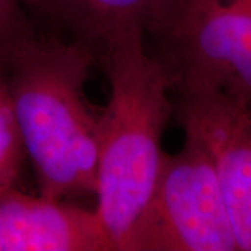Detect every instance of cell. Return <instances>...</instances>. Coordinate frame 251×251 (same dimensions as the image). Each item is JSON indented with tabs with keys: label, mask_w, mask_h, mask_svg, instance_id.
Masks as SVG:
<instances>
[{
	"label": "cell",
	"mask_w": 251,
	"mask_h": 251,
	"mask_svg": "<svg viewBox=\"0 0 251 251\" xmlns=\"http://www.w3.org/2000/svg\"><path fill=\"white\" fill-rule=\"evenodd\" d=\"M94 63L78 42L35 31L0 54V82L44 197L63 200L97 191V117L84 92Z\"/></svg>",
	"instance_id": "cell-1"
},
{
	"label": "cell",
	"mask_w": 251,
	"mask_h": 251,
	"mask_svg": "<svg viewBox=\"0 0 251 251\" xmlns=\"http://www.w3.org/2000/svg\"><path fill=\"white\" fill-rule=\"evenodd\" d=\"M110 97L97 117V214L116 251H126L159 173L162 135L173 115L171 85L145 36L122 39L97 56Z\"/></svg>",
	"instance_id": "cell-2"
},
{
	"label": "cell",
	"mask_w": 251,
	"mask_h": 251,
	"mask_svg": "<svg viewBox=\"0 0 251 251\" xmlns=\"http://www.w3.org/2000/svg\"><path fill=\"white\" fill-rule=\"evenodd\" d=\"M144 36L173 95L216 92L251 110V0H158Z\"/></svg>",
	"instance_id": "cell-3"
},
{
	"label": "cell",
	"mask_w": 251,
	"mask_h": 251,
	"mask_svg": "<svg viewBox=\"0 0 251 251\" xmlns=\"http://www.w3.org/2000/svg\"><path fill=\"white\" fill-rule=\"evenodd\" d=\"M126 251H239L212 158L193 133L163 155Z\"/></svg>",
	"instance_id": "cell-4"
},
{
	"label": "cell",
	"mask_w": 251,
	"mask_h": 251,
	"mask_svg": "<svg viewBox=\"0 0 251 251\" xmlns=\"http://www.w3.org/2000/svg\"><path fill=\"white\" fill-rule=\"evenodd\" d=\"M173 115L208 150L239 251H251V110L212 92L175 95Z\"/></svg>",
	"instance_id": "cell-5"
},
{
	"label": "cell",
	"mask_w": 251,
	"mask_h": 251,
	"mask_svg": "<svg viewBox=\"0 0 251 251\" xmlns=\"http://www.w3.org/2000/svg\"><path fill=\"white\" fill-rule=\"evenodd\" d=\"M1 251H116L97 211L16 188L0 194Z\"/></svg>",
	"instance_id": "cell-6"
},
{
	"label": "cell",
	"mask_w": 251,
	"mask_h": 251,
	"mask_svg": "<svg viewBox=\"0 0 251 251\" xmlns=\"http://www.w3.org/2000/svg\"><path fill=\"white\" fill-rule=\"evenodd\" d=\"M158 0H36L72 34V41L90 50L97 60L103 49L122 39L144 35Z\"/></svg>",
	"instance_id": "cell-7"
},
{
	"label": "cell",
	"mask_w": 251,
	"mask_h": 251,
	"mask_svg": "<svg viewBox=\"0 0 251 251\" xmlns=\"http://www.w3.org/2000/svg\"><path fill=\"white\" fill-rule=\"evenodd\" d=\"M25 148L17 117L4 85L0 82V183L4 190L14 187Z\"/></svg>",
	"instance_id": "cell-8"
},
{
	"label": "cell",
	"mask_w": 251,
	"mask_h": 251,
	"mask_svg": "<svg viewBox=\"0 0 251 251\" xmlns=\"http://www.w3.org/2000/svg\"><path fill=\"white\" fill-rule=\"evenodd\" d=\"M34 32L20 0H0V53Z\"/></svg>",
	"instance_id": "cell-9"
},
{
	"label": "cell",
	"mask_w": 251,
	"mask_h": 251,
	"mask_svg": "<svg viewBox=\"0 0 251 251\" xmlns=\"http://www.w3.org/2000/svg\"><path fill=\"white\" fill-rule=\"evenodd\" d=\"M20 1H21L24 6H32V7H34V6H35L36 0H20Z\"/></svg>",
	"instance_id": "cell-10"
},
{
	"label": "cell",
	"mask_w": 251,
	"mask_h": 251,
	"mask_svg": "<svg viewBox=\"0 0 251 251\" xmlns=\"http://www.w3.org/2000/svg\"><path fill=\"white\" fill-rule=\"evenodd\" d=\"M0 251H1V243H0Z\"/></svg>",
	"instance_id": "cell-11"
}]
</instances>
